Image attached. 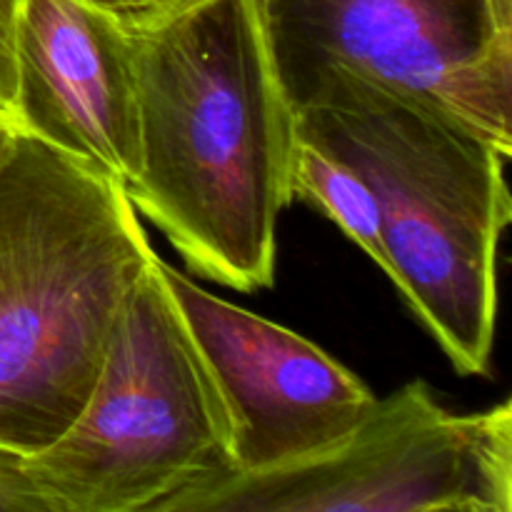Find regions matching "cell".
Segmentation results:
<instances>
[{"label": "cell", "instance_id": "6da1fadb", "mask_svg": "<svg viewBox=\"0 0 512 512\" xmlns=\"http://www.w3.org/2000/svg\"><path fill=\"white\" fill-rule=\"evenodd\" d=\"M125 23L140 115V173L125 195L198 278L270 288L298 118L260 0H170Z\"/></svg>", "mask_w": 512, "mask_h": 512}, {"label": "cell", "instance_id": "7a4b0ae2", "mask_svg": "<svg viewBox=\"0 0 512 512\" xmlns=\"http://www.w3.org/2000/svg\"><path fill=\"white\" fill-rule=\"evenodd\" d=\"M298 135L373 190L388 278L460 375L488 373L510 153L428 103L330 68L293 98Z\"/></svg>", "mask_w": 512, "mask_h": 512}, {"label": "cell", "instance_id": "3957f363", "mask_svg": "<svg viewBox=\"0 0 512 512\" xmlns=\"http://www.w3.org/2000/svg\"><path fill=\"white\" fill-rule=\"evenodd\" d=\"M153 258L123 185L15 135L0 160V445L40 453L78 418Z\"/></svg>", "mask_w": 512, "mask_h": 512}, {"label": "cell", "instance_id": "277c9868", "mask_svg": "<svg viewBox=\"0 0 512 512\" xmlns=\"http://www.w3.org/2000/svg\"><path fill=\"white\" fill-rule=\"evenodd\" d=\"M158 260L125 295L78 418L25 455L50 512H165L238 473L228 410Z\"/></svg>", "mask_w": 512, "mask_h": 512}, {"label": "cell", "instance_id": "5b68a950", "mask_svg": "<svg viewBox=\"0 0 512 512\" xmlns=\"http://www.w3.org/2000/svg\"><path fill=\"white\" fill-rule=\"evenodd\" d=\"M510 512L512 403L450 413L420 380L353 433L278 468L235 473L165 512Z\"/></svg>", "mask_w": 512, "mask_h": 512}, {"label": "cell", "instance_id": "8992f818", "mask_svg": "<svg viewBox=\"0 0 512 512\" xmlns=\"http://www.w3.org/2000/svg\"><path fill=\"white\" fill-rule=\"evenodd\" d=\"M290 105L340 68L428 103L512 155V35L488 0H260Z\"/></svg>", "mask_w": 512, "mask_h": 512}, {"label": "cell", "instance_id": "52a82bcc", "mask_svg": "<svg viewBox=\"0 0 512 512\" xmlns=\"http://www.w3.org/2000/svg\"><path fill=\"white\" fill-rule=\"evenodd\" d=\"M158 268L228 410L238 473L320 453L373 410L378 395L308 338Z\"/></svg>", "mask_w": 512, "mask_h": 512}, {"label": "cell", "instance_id": "ba28073f", "mask_svg": "<svg viewBox=\"0 0 512 512\" xmlns=\"http://www.w3.org/2000/svg\"><path fill=\"white\" fill-rule=\"evenodd\" d=\"M18 123L128 188L140 173V115L128 23L93 0H25Z\"/></svg>", "mask_w": 512, "mask_h": 512}, {"label": "cell", "instance_id": "9c48e42d", "mask_svg": "<svg viewBox=\"0 0 512 512\" xmlns=\"http://www.w3.org/2000/svg\"><path fill=\"white\" fill-rule=\"evenodd\" d=\"M293 200H305L323 210L345 235L388 275L390 260L383 240L378 200L370 185L343 160L298 135L290 168Z\"/></svg>", "mask_w": 512, "mask_h": 512}, {"label": "cell", "instance_id": "30bf717a", "mask_svg": "<svg viewBox=\"0 0 512 512\" xmlns=\"http://www.w3.org/2000/svg\"><path fill=\"white\" fill-rule=\"evenodd\" d=\"M25 0H0V118L18 123V25Z\"/></svg>", "mask_w": 512, "mask_h": 512}, {"label": "cell", "instance_id": "8fae6325", "mask_svg": "<svg viewBox=\"0 0 512 512\" xmlns=\"http://www.w3.org/2000/svg\"><path fill=\"white\" fill-rule=\"evenodd\" d=\"M0 512H50L35 488L25 455L0 445Z\"/></svg>", "mask_w": 512, "mask_h": 512}, {"label": "cell", "instance_id": "7c38bea8", "mask_svg": "<svg viewBox=\"0 0 512 512\" xmlns=\"http://www.w3.org/2000/svg\"><path fill=\"white\" fill-rule=\"evenodd\" d=\"M93 3L103 5L110 13H115L123 20H135L143 18V15L155 13L158 8L168 5L170 0H93Z\"/></svg>", "mask_w": 512, "mask_h": 512}, {"label": "cell", "instance_id": "4fadbf2b", "mask_svg": "<svg viewBox=\"0 0 512 512\" xmlns=\"http://www.w3.org/2000/svg\"><path fill=\"white\" fill-rule=\"evenodd\" d=\"M490 13H493L495 25L505 35H512V0H488Z\"/></svg>", "mask_w": 512, "mask_h": 512}, {"label": "cell", "instance_id": "5bb4252c", "mask_svg": "<svg viewBox=\"0 0 512 512\" xmlns=\"http://www.w3.org/2000/svg\"><path fill=\"white\" fill-rule=\"evenodd\" d=\"M20 130L15 128V125H10V123H5L3 118H0V160L5 158V155H8V150H10V145H13V140H15V135H18Z\"/></svg>", "mask_w": 512, "mask_h": 512}]
</instances>
